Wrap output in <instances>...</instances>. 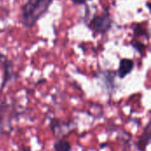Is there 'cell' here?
<instances>
[{
    "label": "cell",
    "mask_w": 151,
    "mask_h": 151,
    "mask_svg": "<svg viewBox=\"0 0 151 151\" xmlns=\"http://www.w3.org/2000/svg\"><path fill=\"white\" fill-rule=\"evenodd\" d=\"M112 23L113 21L110 11L108 8H105L103 12L100 14H96L90 19L88 27L95 34L105 35L109 32V30H111Z\"/></svg>",
    "instance_id": "7a4b0ae2"
},
{
    "label": "cell",
    "mask_w": 151,
    "mask_h": 151,
    "mask_svg": "<svg viewBox=\"0 0 151 151\" xmlns=\"http://www.w3.org/2000/svg\"><path fill=\"white\" fill-rule=\"evenodd\" d=\"M53 0H27L21 8V23L27 28L33 27L49 11Z\"/></svg>",
    "instance_id": "6da1fadb"
},
{
    "label": "cell",
    "mask_w": 151,
    "mask_h": 151,
    "mask_svg": "<svg viewBox=\"0 0 151 151\" xmlns=\"http://www.w3.org/2000/svg\"><path fill=\"white\" fill-rule=\"evenodd\" d=\"M134 68V61L131 58H122L119 61V69L117 72V75L120 79L126 78L129 75Z\"/></svg>",
    "instance_id": "277c9868"
},
{
    "label": "cell",
    "mask_w": 151,
    "mask_h": 151,
    "mask_svg": "<svg viewBox=\"0 0 151 151\" xmlns=\"http://www.w3.org/2000/svg\"><path fill=\"white\" fill-rule=\"evenodd\" d=\"M150 142V123L149 122L144 128L142 135L139 137L137 142V148L140 151H146L147 147Z\"/></svg>",
    "instance_id": "5b68a950"
},
{
    "label": "cell",
    "mask_w": 151,
    "mask_h": 151,
    "mask_svg": "<svg viewBox=\"0 0 151 151\" xmlns=\"http://www.w3.org/2000/svg\"><path fill=\"white\" fill-rule=\"evenodd\" d=\"M0 63L2 65L4 74H3V81L0 85V90H2L5 85L13 78H15V73L13 71V64L12 62L8 59L4 55L0 53Z\"/></svg>",
    "instance_id": "3957f363"
},
{
    "label": "cell",
    "mask_w": 151,
    "mask_h": 151,
    "mask_svg": "<svg viewBox=\"0 0 151 151\" xmlns=\"http://www.w3.org/2000/svg\"><path fill=\"white\" fill-rule=\"evenodd\" d=\"M21 151H30V148L26 147V146H22L21 147Z\"/></svg>",
    "instance_id": "30bf717a"
},
{
    "label": "cell",
    "mask_w": 151,
    "mask_h": 151,
    "mask_svg": "<svg viewBox=\"0 0 151 151\" xmlns=\"http://www.w3.org/2000/svg\"><path fill=\"white\" fill-rule=\"evenodd\" d=\"M55 151H71L72 145L65 139H58L53 145Z\"/></svg>",
    "instance_id": "8992f818"
},
{
    "label": "cell",
    "mask_w": 151,
    "mask_h": 151,
    "mask_svg": "<svg viewBox=\"0 0 151 151\" xmlns=\"http://www.w3.org/2000/svg\"><path fill=\"white\" fill-rule=\"evenodd\" d=\"M134 36H146L147 39H149V31L148 29L142 26V24H137L136 27L134 28Z\"/></svg>",
    "instance_id": "52a82bcc"
},
{
    "label": "cell",
    "mask_w": 151,
    "mask_h": 151,
    "mask_svg": "<svg viewBox=\"0 0 151 151\" xmlns=\"http://www.w3.org/2000/svg\"><path fill=\"white\" fill-rule=\"evenodd\" d=\"M73 3L76 5H81V4H85L87 0H72Z\"/></svg>",
    "instance_id": "9c48e42d"
},
{
    "label": "cell",
    "mask_w": 151,
    "mask_h": 151,
    "mask_svg": "<svg viewBox=\"0 0 151 151\" xmlns=\"http://www.w3.org/2000/svg\"><path fill=\"white\" fill-rule=\"evenodd\" d=\"M131 45L132 47H134L135 49V50H137L141 55H143V52L146 49V46L144 43L141 42H138V41H133L131 42Z\"/></svg>",
    "instance_id": "ba28073f"
}]
</instances>
